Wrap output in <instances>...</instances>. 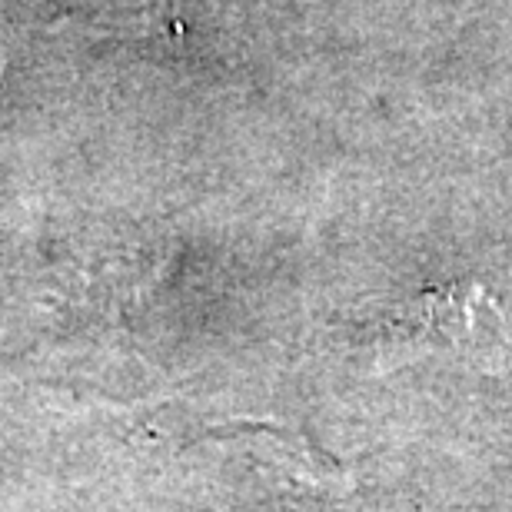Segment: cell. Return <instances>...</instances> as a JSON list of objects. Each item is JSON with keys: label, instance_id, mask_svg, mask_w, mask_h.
Instances as JSON below:
<instances>
[{"label": "cell", "instance_id": "6da1fadb", "mask_svg": "<svg viewBox=\"0 0 512 512\" xmlns=\"http://www.w3.org/2000/svg\"><path fill=\"white\" fill-rule=\"evenodd\" d=\"M443 340L463 353H486L503 340V316L479 293L436 296L423 303L409 320H399V356L406 346Z\"/></svg>", "mask_w": 512, "mask_h": 512}]
</instances>
